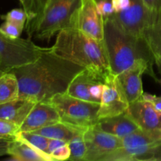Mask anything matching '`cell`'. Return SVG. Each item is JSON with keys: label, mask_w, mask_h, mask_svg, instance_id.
I'll list each match as a JSON object with an SVG mask.
<instances>
[{"label": "cell", "mask_w": 161, "mask_h": 161, "mask_svg": "<svg viewBox=\"0 0 161 161\" xmlns=\"http://www.w3.org/2000/svg\"><path fill=\"white\" fill-rule=\"evenodd\" d=\"M83 69L82 66L58 56L49 47L35 61L9 72L18 80L19 97L36 103L50 102L56 94L66 93L74 77Z\"/></svg>", "instance_id": "cell-1"}, {"label": "cell", "mask_w": 161, "mask_h": 161, "mask_svg": "<svg viewBox=\"0 0 161 161\" xmlns=\"http://www.w3.org/2000/svg\"><path fill=\"white\" fill-rule=\"evenodd\" d=\"M52 51L94 72L105 81L112 74L103 41L99 42L78 29L68 28L58 32Z\"/></svg>", "instance_id": "cell-2"}, {"label": "cell", "mask_w": 161, "mask_h": 161, "mask_svg": "<svg viewBox=\"0 0 161 161\" xmlns=\"http://www.w3.org/2000/svg\"><path fill=\"white\" fill-rule=\"evenodd\" d=\"M103 42L114 75H118L142 61L153 68L154 61L146 39L124 31L111 16L104 19Z\"/></svg>", "instance_id": "cell-3"}, {"label": "cell", "mask_w": 161, "mask_h": 161, "mask_svg": "<svg viewBox=\"0 0 161 161\" xmlns=\"http://www.w3.org/2000/svg\"><path fill=\"white\" fill-rule=\"evenodd\" d=\"M59 113L61 122L81 129L97 124L100 104L86 102L69 95L58 94L50 100Z\"/></svg>", "instance_id": "cell-4"}, {"label": "cell", "mask_w": 161, "mask_h": 161, "mask_svg": "<svg viewBox=\"0 0 161 161\" xmlns=\"http://www.w3.org/2000/svg\"><path fill=\"white\" fill-rule=\"evenodd\" d=\"M81 0H50L31 36L50 40L53 35L71 28L72 19Z\"/></svg>", "instance_id": "cell-5"}, {"label": "cell", "mask_w": 161, "mask_h": 161, "mask_svg": "<svg viewBox=\"0 0 161 161\" xmlns=\"http://www.w3.org/2000/svg\"><path fill=\"white\" fill-rule=\"evenodd\" d=\"M47 50L30 39L12 38L0 31V69L4 72L33 62Z\"/></svg>", "instance_id": "cell-6"}, {"label": "cell", "mask_w": 161, "mask_h": 161, "mask_svg": "<svg viewBox=\"0 0 161 161\" xmlns=\"http://www.w3.org/2000/svg\"><path fill=\"white\" fill-rule=\"evenodd\" d=\"M122 143V147L110 153L101 161H149L154 149L161 145V138L139 129L123 138Z\"/></svg>", "instance_id": "cell-7"}, {"label": "cell", "mask_w": 161, "mask_h": 161, "mask_svg": "<svg viewBox=\"0 0 161 161\" xmlns=\"http://www.w3.org/2000/svg\"><path fill=\"white\" fill-rule=\"evenodd\" d=\"M111 17L124 31L138 37H143L149 27L158 25L156 17L142 0H130L127 9L114 13Z\"/></svg>", "instance_id": "cell-8"}, {"label": "cell", "mask_w": 161, "mask_h": 161, "mask_svg": "<svg viewBox=\"0 0 161 161\" xmlns=\"http://www.w3.org/2000/svg\"><path fill=\"white\" fill-rule=\"evenodd\" d=\"M71 28L102 42L104 39V18L98 14L95 0H81L72 19Z\"/></svg>", "instance_id": "cell-9"}, {"label": "cell", "mask_w": 161, "mask_h": 161, "mask_svg": "<svg viewBox=\"0 0 161 161\" xmlns=\"http://www.w3.org/2000/svg\"><path fill=\"white\" fill-rule=\"evenodd\" d=\"M84 140L86 147L85 161H101L123 146L122 138L103 131L96 124L85 130Z\"/></svg>", "instance_id": "cell-10"}, {"label": "cell", "mask_w": 161, "mask_h": 161, "mask_svg": "<svg viewBox=\"0 0 161 161\" xmlns=\"http://www.w3.org/2000/svg\"><path fill=\"white\" fill-rule=\"evenodd\" d=\"M129 103L117 75L110 74L104 81L103 92L98 111L99 119L125 113Z\"/></svg>", "instance_id": "cell-11"}, {"label": "cell", "mask_w": 161, "mask_h": 161, "mask_svg": "<svg viewBox=\"0 0 161 161\" xmlns=\"http://www.w3.org/2000/svg\"><path fill=\"white\" fill-rule=\"evenodd\" d=\"M104 80L102 78L84 69L74 77L66 94L81 100L100 104Z\"/></svg>", "instance_id": "cell-12"}, {"label": "cell", "mask_w": 161, "mask_h": 161, "mask_svg": "<svg viewBox=\"0 0 161 161\" xmlns=\"http://www.w3.org/2000/svg\"><path fill=\"white\" fill-rule=\"evenodd\" d=\"M127 113L140 130L157 138H161V112L151 102L138 99L129 105Z\"/></svg>", "instance_id": "cell-13"}, {"label": "cell", "mask_w": 161, "mask_h": 161, "mask_svg": "<svg viewBox=\"0 0 161 161\" xmlns=\"http://www.w3.org/2000/svg\"><path fill=\"white\" fill-rule=\"evenodd\" d=\"M145 72H148L156 80L153 69L148 63L142 61L136 63L130 69L121 72L117 75L119 83L124 90L129 103L135 102L142 97L143 93L142 75Z\"/></svg>", "instance_id": "cell-14"}, {"label": "cell", "mask_w": 161, "mask_h": 161, "mask_svg": "<svg viewBox=\"0 0 161 161\" xmlns=\"http://www.w3.org/2000/svg\"><path fill=\"white\" fill-rule=\"evenodd\" d=\"M60 121L59 113L50 102H36L20 125V131H35Z\"/></svg>", "instance_id": "cell-15"}, {"label": "cell", "mask_w": 161, "mask_h": 161, "mask_svg": "<svg viewBox=\"0 0 161 161\" xmlns=\"http://www.w3.org/2000/svg\"><path fill=\"white\" fill-rule=\"evenodd\" d=\"M96 125L103 131L121 138L139 130L127 111L117 116L100 119Z\"/></svg>", "instance_id": "cell-16"}, {"label": "cell", "mask_w": 161, "mask_h": 161, "mask_svg": "<svg viewBox=\"0 0 161 161\" xmlns=\"http://www.w3.org/2000/svg\"><path fill=\"white\" fill-rule=\"evenodd\" d=\"M35 104L36 102L30 99L20 97L0 104V119L10 121L20 127Z\"/></svg>", "instance_id": "cell-17"}, {"label": "cell", "mask_w": 161, "mask_h": 161, "mask_svg": "<svg viewBox=\"0 0 161 161\" xmlns=\"http://www.w3.org/2000/svg\"><path fill=\"white\" fill-rule=\"evenodd\" d=\"M8 155L11 157V160L50 161L42 153L17 137L11 140L8 148Z\"/></svg>", "instance_id": "cell-18"}, {"label": "cell", "mask_w": 161, "mask_h": 161, "mask_svg": "<svg viewBox=\"0 0 161 161\" xmlns=\"http://www.w3.org/2000/svg\"><path fill=\"white\" fill-rule=\"evenodd\" d=\"M86 130V129L78 128V127H75L74 126L69 125V124L60 121L56 124L46 126V127L39 129V130L30 132L39 134V135L47 137L48 138L64 140V141L69 142L77 133Z\"/></svg>", "instance_id": "cell-19"}, {"label": "cell", "mask_w": 161, "mask_h": 161, "mask_svg": "<svg viewBox=\"0 0 161 161\" xmlns=\"http://www.w3.org/2000/svg\"><path fill=\"white\" fill-rule=\"evenodd\" d=\"M27 14L25 28L31 37L35 27L42 17L50 0H19Z\"/></svg>", "instance_id": "cell-20"}, {"label": "cell", "mask_w": 161, "mask_h": 161, "mask_svg": "<svg viewBox=\"0 0 161 161\" xmlns=\"http://www.w3.org/2000/svg\"><path fill=\"white\" fill-rule=\"evenodd\" d=\"M152 54L154 64L161 75V25H154L149 27L143 35Z\"/></svg>", "instance_id": "cell-21"}, {"label": "cell", "mask_w": 161, "mask_h": 161, "mask_svg": "<svg viewBox=\"0 0 161 161\" xmlns=\"http://www.w3.org/2000/svg\"><path fill=\"white\" fill-rule=\"evenodd\" d=\"M19 83L13 72H3L0 76V104L19 97Z\"/></svg>", "instance_id": "cell-22"}, {"label": "cell", "mask_w": 161, "mask_h": 161, "mask_svg": "<svg viewBox=\"0 0 161 161\" xmlns=\"http://www.w3.org/2000/svg\"><path fill=\"white\" fill-rule=\"evenodd\" d=\"M15 137L24 140L31 146L42 153L43 155L48 157L50 161H55L54 159L48 153V143L50 138L30 131H19Z\"/></svg>", "instance_id": "cell-23"}, {"label": "cell", "mask_w": 161, "mask_h": 161, "mask_svg": "<svg viewBox=\"0 0 161 161\" xmlns=\"http://www.w3.org/2000/svg\"><path fill=\"white\" fill-rule=\"evenodd\" d=\"M84 131H80L77 133L70 141L69 142L71 150V155L69 160L80 161L84 160L86 155V143L84 140Z\"/></svg>", "instance_id": "cell-24"}, {"label": "cell", "mask_w": 161, "mask_h": 161, "mask_svg": "<svg viewBox=\"0 0 161 161\" xmlns=\"http://www.w3.org/2000/svg\"><path fill=\"white\" fill-rule=\"evenodd\" d=\"M1 18L5 21L10 22V23L15 24V25L25 28L27 21V14L23 8L14 9L8 12L7 14L2 15Z\"/></svg>", "instance_id": "cell-25"}, {"label": "cell", "mask_w": 161, "mask_h": 161, "mask_svg": "<svg viewBox=\"0 0 161 161\" xmlns=\"http://www.w3.org/2000/svg\"><path fill=\"white\" fill-rule=\"evenodd\" d=\"M20 131V126L10 121L0 119V138H14Z\"/></svg>", "instance_id": "cell-26"}, {"label": "cell", "mask_w": 161, "mask_h": 161, "mask_svg": "<svg viewBox=\"0 0 161 161\" xmlns=\"http://www.w3.org/2000/svg\"><path fill=\"white\" fill-rule=\"evenodd\" d=\"M24 28H25L15 25V24L10 23V22L8 21H5L4 23L2 24V25L0 26V31H1L3 34H5L7 36H9V37L19 38L20 35H21Z\"/></svg>", "instance_id": "cell-27"}, {"label": "cell", "mask_w": 161, "mask_h": 161, "mask_svg": "<svg viewBox=\"0 0 161 161\" xmlns=\"http://www.w3.org/2000/svg\"><path fill=\"white\" fill-rule=\"evenodd\" d=\"M97 9L98 14L104 19L110 17L115 13L112 2L108 1V0H102V1L97 2Z\"/></svg>", "instance_id": "cell-28"}, {"label": "cell", "mask_w": 161, "mask_h": 161, "mask_svg": "<svg viewBox=\"0 0 161 161\" xmlns=\"http://www.w3.org/2000/svg\"><path fill=\"white\" fill-rule=\"evenodd\" d=\"M142 1L156 17L158 25H161V0H142Z\"/></svg>", "instance_id": "cell-29"}, {"label": "cell", "mask_w": 161, "mask_h": 161, "mask_svg": "<svg viewBox=\"0 0 161 161\" xmlns=\"http://www.w3.org/2000/svg\"><path fill=\"white\" fill-rule=\"evenodd\" d=\"M51 157L54 160H68L70 157L71 150L69 142L60 146L58 149L51 153Z\"/></svg>", "instance_id": "cell-30"}, {"label": "cell", "mask_w": 161, "mask_h": 161, "mask_svg": "<svg viewBox=\"0 0 161 161\" xmlns=\"http://www.w3.org/2000/svg\"><path fill=\"white\" fill-rule=\"evenodd\" d=\"M140 99L151 102L157 110L161 112V96H157L154 95V94H150L149 93L144 92Z\"/></svg>", "instance_id": "cell-31"}, {"label": "cell", "mask_w": 161, "mask_h": 161, "mask_svg": "<svg viewBox=\"0 0 161 161\" xmlns=\"http://www.w3.org/2000/svg\"><path fill=\"white\" fill-rule=\"evenodd\" d=\"M115 13H119L127 9L130 5V0H111Z\"/></svg>", "instance_id": "cell-32"}, {"label": "cell", "mask_w": 161, "mask_h": 161, "mask_svg": "<svg viewBox=\"0 0 161 161\" xmlns=\"http://www.w3.org/2000/svg\"><path fill=\"white\" fill-rule=\"evenodd\" d=\"M65 143H67V142L64 141V140H60V139H54V138H50L48 143V153L49 154H51V153L53 151H54L55 149H58L60 146H63ZM51 156V155H50Z\"/></svg>", "instance_id": "cell-33"}, {"label": "cell", "mask_w": 161, "mask_h": 161, "mask_svg": "<svg viewBox=\"0 0 161 161\" xmlns=\"http://www.w3.org/2000/svg\"><path fill=\"white\" fill-rule=\"evenodd\" d=\"M13 138H0V157L8 155V148Z\"/></svg>", "instance_id": "cell-34"}, {"label": "cell", "mask_w": 161, "mask_h": 161, "mask_svg": "<svg viewBox=\"0 0 161 161\" xmlns=\"http://www.w3.org/2000/svg\"><path fill=\"white\" fill-rule=\"evenodd\" d=\"M149 161H161V145L154 149Z\"/></svg>", "instance_id": "cell-35"}, {"label": "cell", "mask_w": 161, "mask_h": 161, "mask_svg": "<svg viewBox=\"0 0 161 161\" xmlns=\"http://www.w3.org/2000/svg\"><path fill=\"white\" fill-rule=\"evenodd\" d=\"M3 72H3V71H2L1 69H0V76H1V75L3 73Z\"/></svg>", "instance_id": "cell-36"}, {"label": "cell", "mask_w": 161, "mask_h": 161, "mask_svg": "<svg viewBox=\"0 0 161 161\" xmlns=\"http://www.w3.org/2000/svg\"><path fill=\"white\" fill-rule=\"evenodd\" d=\"M96 2H99V1H102V0H95ZM108 1H111V0H108Z\"/></svg>", "instance_id": "cell-37"}]
</instances>
